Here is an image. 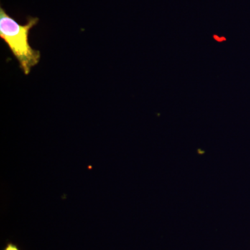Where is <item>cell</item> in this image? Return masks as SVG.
Instances as JSON below:
<instances>
[{
    "instance_id": "1",
    "label": "cell",
    "mask_w": 250,
    "mask_h": 250,
    "mask_svg": "<svg viewBox=\"0 0 250 250\" xmlns=\"http://www.w3.org/2000/svg\"><path fill=\"white\" fill-rule=\"evenodd\" d=\"M39 22V18L29 16L27 24L22 25L0 7V38L19 62L20 68L25 75H29L32 67L41 60L40 51L33 49L29 42V33Z\"/></svg>"
},
{
    "instance_id": "2",
    "label": "cell",
    "mask_w": 250,
    "mask_h": 250,
    "mask_svg": "<svg viewBox=\"0 0 250 250\" xmlns=\"http://www.w3.org/2000/svg\"><path fill=\"white\" fill-rule=\"evenodd\" d=\"M2 250H22L20 246L14 242L9 241L6 242V244L3 248Z\"/></svg>"
}]
</instances>
